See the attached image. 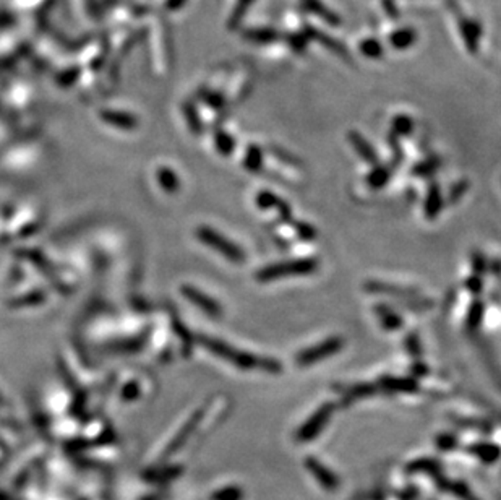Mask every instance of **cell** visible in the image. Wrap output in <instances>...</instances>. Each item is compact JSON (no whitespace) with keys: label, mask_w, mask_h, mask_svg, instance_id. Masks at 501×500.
Masks as SVG:
<instances>
[{"label":"cell","mask_w":501,"mask_h":500,"mask_svg":"<svg viewBox=\"0 0 501 500\" xmlns=\"http://www.w3.org/2000/svg\"><path fill=\"white\" fill-rule=\"evenodd\" d=\"M201 343L205 344L213 354H216L222 359L229 361V363L237 365V368L242 370L260 369V370H265V372H268V374L282 372L281 363L275 358H258V356H253L250 353H247V351L232 348V346L226 344L224 341L208 338V336L201 338Z\"/></svg>","instance_id":"6da1fadb"},{"label":"cell","mask_w":501,"mask_h":500,"mask_svg":"<svg viewBox=\"0 0 501 500\" xmlns=\"http://www.w3.org/2000/svg\"><path fill=\"white\" fill-rule=\"evenodd\" d=\"M318 270V260L316 259H295L281 262V264L268 265L258 271L255 278L260 283H270V281L289 278V276H304Z\"/></svg>","instance_id":"7a4b0ae2"},{"label":"cell","mask_w":501,"mask_h":500,"mask_svg":"<svg viewBox=\"0 0 501 500\" xmlns=\"http://www.w3.org/2000/svg\"><path fill=\"white\" fill-rule=\"evenodd\" d=\"M344 348V340L341 336H333V338H328L321 343L310 346V348L302 349L299 354H297L295 363L302 365V368H307V365H311L315 363H320V361L328 359L331 356L339 353V351Z\"/></svg>","instance_id":"3957f363"},{"label":"cell","mask_w":501,"mask_h":500,"mask_svg":"<svg viewBox=\"0 0 501 500\" xmlns=\"http://www.w3.org/2000/svg\"><path fill=\"white\" fill-rule=\"evenodd\" d=\"M196 236L201 242L213 247V249L219 252L221 255H224L226 259L236 262V264H240L242 260H245V252L232 241H227L219 232L213 231L210 227H200V229L196 231Z\"/></svg>","instance_id":"277c9868"},{"label":"cell","mask_w":501,"mask_h":500,"mask_svg":"<svg viewBox=\"0 0 501 500\" xmlns=\"http://www.w3.org/2000/svg\"><path fill=\"white\" fill-rule=\"evenodd\" d=\"M333 409H334V406L331 403L321 406V408L316 409L314 416H311V418L307 421L304 425H302L299 434H297V439H299L300 442H307V440L315 439L316 435H318L321 430L325 429V425L328 424L331 414H333Z\"/></svg>","instance_id":"5b68a950"},{"label":"cell","mask_w":501,"mask_h":500,"mask_svg":"<svg viewBox=\"0 0 501 500\" xmlns=\"http://www.w3.org/2000/svg\"><path fill=\"white\" fill-rule=\"evenodd\" d=\"M365 289L369 291V293L388 294V296H393V298L417 299V301L422 299V296H420L419 291L410 289V288H403V286L383 283V281H369V283H365Z\"/></svg>","instance_id":"8992f818"},{"label":"cell","mask_w":501,"mask_h":500,"mask_svg":"<svg viewBox=\"0 0 501 500\" xmlns=\"http://www.w3.org/2000/svg\"><path fill=\"white\" fill-rule=\"evenodd\" d=\"M381 388L393 393H415L419 382L415 377H383L380 380Z\"/></svg>","instance_id":"52a82bcc"},{"label":"cell","mask_w":501,"mask_h":500,"mask_svg":"<svg viewBox=\"0 0 501 500\" xmlns=\"http://www.w3.org/2000/svg\"><path fill=\"white\" fill-rule=\"evenodd\" d=\"M375 314L378 317L380 325L383 326V330L388 331H396L399 328H403L404 320L398 312H396L393 307L388 304H376L375 305Z\"/></svg>","instance_id":"ba28073f"},{"label":"cell","mask_w":501,"mask_h":500,"mask_svg":"<svg viewBox=\"0 0 501 500\" xmlns=\"http://www.w3.org/2000/svg\"><path fill=\"white\" fill-rule=\"evenodd\" d=\"M305 464L307 468L310 469V473L314 474L316 481H318L325 489H328V491H334V489H337L339 481H337V478L330 471L328 468L323 467L320 462H316L315 458H309L305 462Z\"/></svg>","instance_id":"9c48e42d"},{"label":"cell","mask_w":501,"mask_h":500,"mask_svg":"<svg viewBox=\"0 0 501 500\" xmlns=\"http://www.w3.org/2000/svg\"><path fill=\"white\" fill-rule=\"evenodd\" d=\"M183 294H185L187 298L193 302V304H196L201 310H205L206 314H210L211 317H219L221 315L219 304H217L216 301H213L211 298H208L206 294L200 293L198 289L190 288V286H183Z\"/></svg>","instance_id":"30bf717a"},{"label":"cell","mask_w":501,"mask_h":500,"mask_svg":"<svg viewBox=\"0 0 501 500\" xmlns=\"http://www.w3.org/2000/svg\"><path fill=\"white\" fill-rule=\"evenodd\" d=\"M349 140H350L352 148H354V151L362 158V160H364L365 162H369V165H371V166L378 165V155H376L375 148L371 146L370 143L360 135V133L350 132Z\"/></svg>","instance_id":"8fae6325"},{"label":"cell","mask_w":501,"mask_h":500,"mask_svg":"<svg viewBox=\"0 0 501 500\" xmlns=\"http://www.w3.org/2000/svg\"><path fill=\"white\" fill-rule=\"evenodd\" d=\"M445 205V199L441 195V189L438 184H431L426 192L425 203H424V213L429 220H435L440 215L441 208Z\"/></svg>","instance_id":"7c38bea8"},{"label":"cell","mask_w":501,"mask_h":500,"mask_svg":"<svg viewBox=\"0 0 501 500\" xmlns=\"http://www.w3.org/2000/svg\"><path fill=\"white\" fill-rule=\"evenodd\" d=\"M391 179V169L388 166L383 165H376L373 166V169L369 176H367V184H369L370 189L373 190H380L388 184Z\"/></svg>","instance_id":"4fadbf2b"},{"label":"cell","mask_w":501,"mask_h":500,"mask_svg":"<svg viewBox=\"0 0 501 500\" xmlns=\"http://www.w3.org/2000/svg\"><path fill=\"white\" fill-rule=\"evenodd\" d=\"M244 166L247 171L250 172H258L263 167V151L260 146L252 145L245 153Z\"/></svg>","instance_id":"5bb4252c"},{"label":"cell","mask_w":501,"mask_h":500,"mask_svg":"<svg viewBox=\"0 0 501 500\" xmlns=\"http://www.w3.org/2000/svg\"><path fill=\"white\" fill-rule=\"evenodd\" d=\"M484 312H485L484 302L474 301L472 305L469 307L468 320H465V325H468L469 330H477V326L482 324V320H484Z\"/></svg>","instance_id":"9a60e30c"},{"label":"cell","mask_w":501,"mask_h":500,"mask_svg":"<svg viewBox=\"0 0 501 500\" xmlns=\"http://www.w3.org/2000/svg\"><path fill=\"white\" fill-rule=\"evenodd\" d=\"M375 392H376L375 385H371V384H357V385H352V387H349V388H346L344 395L349 400H354V398L371 397V395H375Z\"/></svg>","instance_id":"2e32d148"},{"label":"cell","mask_w":501,"mask_h":500,"mask_svg":"<svg viewBox=\"0 0 501 500\" xmlns=\"http://www.w3.org/2000/svg\"><path fill=\"white\" fill-rule=\"evenodd\" d=\"M472 452L475 455H479L484 462H495L500 457V448L495 447V445H488V444H479L475 445L472 448Z\"/></svg>","instance_id":"e0dca14e"},{"label":"cell","mask_w":501,"mask_h":500,"mask_svg":"<svg viewBox=\"0 0 501 500\" xmlns=\"http://www.w3.org/2000/svg\"><path fill=\"white\" fill-rule=\"evenodd\" d=\"M279 197L276 194H272L270 190H261L260 194L256 195V205L261 210H271V208H276L277 203H279Z\"/></svg>","instance_id":"ac0fdd59"},{"label":"cell","mask_w":501,"mask_h":500,"mask_svg":"<svg viewBox=\"0 0 501 500\" xmlns=\"http://www.w3.org/2000/svg\"><path fill=\"white\" fill-rule=\"evenodd\" d=\"M414 130V123L413 121H410L409 117H396L394 122H393V133L396 137L399 135H410Z\"/></svg>","instance_id":"d6986e66"},{"label":"cell","mask_w":501,"mask_h":500,"mask_svg":"<svg viewBox=\"0 0 501 500\" xmlns=\"http://www.w3.org/2000/svg\"><path fill=\"white\" fill-rule=\"evenodd\" d=\"M404 346H406V349H408L409 356H413V358H420L422 341H420L417 333H409L408 336H406Z\"/></svg>","instance_id":"ffe728a7"},{"label":"cell","mask_w":501,"mask_h":500,"mask_svg":"<svg viewBox=\"0 0 501 500\" xmlns=\"http://www.w3.org/2000/svg\"><path fill=\"white\" fill-rule=\"evenodd\" d=\"M440 158H431V160H426L424 162H420V165H417L414 167V174L415 176H426V174H431V172L436 171L440 167Z\"/></svg>","instance_id":"44dd1931"},{"label":"cell","mask_w":501,"mask_h":500,"mask_svg":"<svg viewBox=\"0 0 501 500\" xmlns=\"http://www.w3.org/2000/svg\"><path fill=\"white\" fill-rule=\"evenodd\" d=\"M216 145H217V150H219L222 155H231V153L236 150L234 138L226 135V133H222V132L216 137Z\"/></svg>","instance_id":"7402d4cb"},{"label":"cell","mask_w":501,"mask_h":500,"mask_svg":"<svg viewBox=\"0 0 501 500\" xmlns=\"http://www.w3.org/2000/svg\"><path fill=\"white\" fill-rule=\"evenodd\" d=\"M294 229L297 231L300 239L304 241H315L316 239V231L315 227H311L307 222H294Z\"/></svg>","instance_id":"603a6c76"},{"label":"cell","mask_w":501,"mask_h":500,"mask_svg":"<svg viewBox=\"0 0 501 500\" xmlns=\"http://www.w3.org/2000/svg\"><path fill=\"white\" fill-rule=\"evenodd\" d=\"M468 189H469V182H468V181H461V182H458V184H454V185L449 189L448 200H449L451 203L459 202V200L464 197L465 192H468Z\"/></svg>","instance_id":"cb8c5ba5"},{"label":"cell","mask_w":501,"mask_h":500,"mask_svg":"<svg viewBox=\"0 0 501 500\" xmlns=\"http://www.w3.org/2000/svg\"><path fill=\"white\" fill-rule=\"evenodd\" d=\"M276 210H277V215H279V220H282L284 222H291L292 221L291 206L287 205L284 200H279V203H277V206H276Z\"/></svg>","instance_id":"d4e9b609"},{"label":"cell","mask_w":501,"mask_h":500,"mask_svg":"<svg viewBox=\"0 0 501 500\" xmlns=\"http://www.w3.org/2000/svg\"><path fill=\"white\" fill-rule=\"evenodd\" d=\"M465 286H468V289H469L472 294H479L480 291H482V288H484L482 278H480L479 275H472L468 281H465Z\"/></svg>","instance_id":"484cf974"},{"label":"cell","mask_w":501,"mask_h":500,"mask_svg":"<svg viewBox=\"0 0 501 500\" xmlns=\"http://www.w3.org/2000/svg\"><path fill=\"white\" fill-rule=\"evenodd\" d=\"M472 268L474 275H482L485 270V257L480 252H474L472 254Z\"/></svg>","instance_id":"4316f807"},{"label":"cell","mask_w":501,"mask_h":500,"mask_svg":"<svg viewBox=\"0 0 501 500\" xmlns=\"http://www.w3.org/2000/svg\"><path fill=\"white\" fill-rule=\"evenodd\" d=\"M438 444L441 448H453L456 444V439L451 437V435H441V437L438 439Z\"/></svg>","instance_id":"83f0119b"},{"label":"cell","mask_w":501,"mask_h":500,"mask_svg":"<svg viewBox=\"0 0 501 500\" xmlns=\"http://www.w3.org/2000/svg\"><path fill=\"white\" fill-rule=\"evenodd\" d=\"M413 372H414V375H415V377H420V375H425V374H429V369H426V365H424V364H420V363H417V364H414V368H413Z\"/></svg>","instance_id":"f1b7e54d"}]
</instances>
